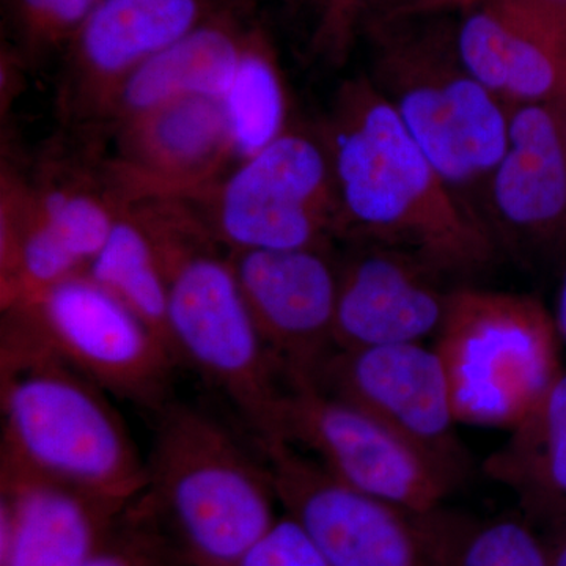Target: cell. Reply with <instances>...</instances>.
<instances>
[{
    "instance_id": "cell-18",
    "label": "cell",
    "mask_w": 566,
    "mask_h": 566,
    "mask_svg": "<svg viewBox=\"0 0 566 566\" xmlns=\"http://www.w3.org/2000/svg\"><path fill=\"white\" fill-rule=\"evenodd\" d=\"M230 9L142 63L118 85L112 99L129 120L178 99L221 102L249 36Z\"/></svg>"
},
{
    "instance_id": "cell-25",
    "label": "cell",
    "mask_w": 566,
    "mask_h": 566,
    "mask_svg": "<svg viewBox=\"0 0 566 566\" xmlns=\"http://www.w3.org/2000/svg\"><path fill=\"white\" fill-rule=\"evenodd\" d=\"M99 0H6L18 48L29 57L69 46Z\"/></svg>"
},
{
    "instance_id": "cell-1",
    "label": "cell",
    "mask_w": 566,
    "mask_h": 566,
    "mask_svg": "<svg viewBox=\"0 0 566 566\" xmlns=\"http://www.w3.org/2000/svg\"><path fill=\"white\" fill-rule=\"evenodd\" d=\"M340 229L411 253L441 275L493 262L485 221L439 174L367 76L342 93L329 139Z\"/></svg>"
},
{
    "instance_id": "cell-23",
    "label": "cell",
    "mask_w": 566,
    "mask_h": 566,
    "mask_svg": "<svg viewBox=\"0 0 566 566\" xmlns=\"http://www.w3.org/2000/svg\"><path fill=\"white\" fill-rule=\"evenodd\" d=\"M312 21V44L329 57H345L354 43L386 22L417 14L458 11L471 0H283Z\"/></svg>"
},
{
    "instance_id": "cell-8",
    "label": "cell",
    "mask_w": 566,
    "mask_h": 566,
    "mask_svg": "<svg viewBox=\"0 0 566 566\" xmlns=\"http://www.w3.org/2000/svg\"><path fill=\"white\" fill-rule=\"evenodd\" d=\"M9 312L3 333L54 357L104 392L155 411L169 401L178 364L172 349L87 273L71 275Z\"/></svg>"
},
{
    "instance_id": "cell-9",
    "label": "cell",
    "mask_w": 566,
    "mask_h": 566,
    "mask_svg": "<svg viewBox=\"0 0 566 566\" xmlns=\"http://www.w3.org/2000/svg\"><path fill=\"white\" fill-rule=\"evenodd\" d=\"M270 438L304 450L345 485L417 513L441 510L463 479L314 382L283 381L273 419L260 439Z\"/></svg>"
},
{
    "instance_id": "cell-7",
    "label": "cell",
    "mask_w": 566,
    "mask_h": 566,
    "mask_svg": "<svg viewBox=\"0 0 566 566\" xmlns=\"http://www.w3.org/2000/svg\"><path fill=\"white\" fill-rule=\"evenodd\" d=\"M275 497L331 566H450L464 521L345 485L282 439H260Z\"/></svg>"
},
{
    "instance_id": "cell-26",
    "label": "cell",
    "mask_w": 566,
    "mask_h": 566,
    "mask_svg": "<svg viewBox=\"0 0 566 566\" xmlns=\"http://www.w3.org/2000/svg\"><path fill=\"white\" fill-rule=\"evenodd\" d=\"M36 216L76 256L84 270H87L96 253L102 251L117 221L96 197L77 191L48 193Z\"/></svg>"
},
{
    "instance_id": "cell-17",
    "label": "cell",
    "mask_w": 566,
    "mask_h": 566,
    "mask_svg": "<svg viewBox=\"0 0 566 566\" xmlns=\"http://www.w3.org/2000/svg\"><path fill=\"white\" fill-rule=\"evenodd\" d=\"M233 0H99L69 44L82 84L115 93L134 70Z\"/></svg>"
},
{
    "instance_id": "cell-3",
    "label": "cell",
    "mask_w": 566,
    "mask_h": 566,
    "mask_svg": "<svg viewBox=\"0 0 566 566\" xmlns=\"http://www.w3.org/2000/svg\"><path fill=\"white\" fill-rule=\"evenodd\" d=\"M0 474L32 476L132 505L147 460L106 394L35 346L3 335Z\"/></svg>"
},
{
    "instance_id": "cell-10",
    "label": "cell",
    "mask_w": 566,
    "mask_h": 566,
    "mask_svg": "<svg viewBox=\"0 0 566 566\" xmlns=\"http://www.w3.org/2000/svg\"><path fill=\"white\" fill-rule=\"evenodd\" d=\"M216 226L237 252L323 248L340 229L327 144L286 132L244 159L222 186Z\"/></svg>"
},
{
    "instance_id": "cell-20",
    "label": "cell",
    "mask_w": 566,
    "mask_h": 566,
    "mask_svg": "<svg viewBox=\"0 0 566 566\" xmlns=\"http://www.w3.org/2000/svg\"><path fill=\"white\" fill-rule=\"evenodd\" d=\"M129 153L142 177L170 185L211 174L233 153L219 99L186 98L132 118Z\"/></svg>"
},
{
    "instance_id": "cell-30",
    "label": "cell",
    "mask_w": 566,
    "mask_h": 566,
    "mask_svg": "<svg viewBox=\"0 0 566 566\" xmlns=\"http://www.w3.org/2000/svg\"><path fill=\"white\" fill-rule=\"evenodd\" d=\"M554 323H556L558 337L566 345V270L562 279L560 289H558L556 312H554Z\"/></svg>"
},
{
    "instance_id": "cell-24",
    "label": "cell",
    "mask_w": 566,
    "mask_h": 566,
    "mask_svg": "<svg viewBox=\"0 0 566 566\" xmlns=\"http://www.w3.org/2000/svg\"><path fill=\"white\" fill-rule=\"evenodd\" d=\"M450 566H549V549L524 517L464 521Z\"/></svg>"
},
{
    "instance_id": "cell-32",
    "label": "cell",
    "mask_w": 566,
    "mask_h": 566,
    "mask_svg": "<svg viewBox=\"0 0 566 566\" xmlns=\"http://www.w3.org/2000/svg\"><path fill=\"white\" fill-rule=\"evenodd\" d=\"M560 106L562 115H564L565 132H566V99L564 103L558 104Z\"/></svg>"
},
{
    "instance_id": "cell-11",
    "label": "cell",
    "mask_w": 566,
    "mask_h": 566,
    "mask_svg": "<svg viewBox=\"0 0 566 566\" xmlns=\"http://www.w3.org/2000/svg\"><path fill=\"white\" fill-rule=\"evenodd\" d=\"M319 389L374 416L463 476L464 452L444 363L434 346L398 344L334 352L316 374Z\"/></svg>"
},
{
    "instance_id": "cell-27",
    "label": "cell",
    "mask_w": 566,
    "mask_h": 566,
    "mask_svg": "<svg viewBox=\"0 0 566 566\" xmlns=\"http://www.w3.org/2000/svg\"><path fill=\"white\" fill-rule=\"evenodd\" d=\"M172 549L139 515L128 509L111 538L84 566H175Z\"/></svg>"
},
{
    "instance_id": "cell-31",
    "label": "cell",
    "mask_w": 566,
    "mask_h": 566,
    "mask_svg": "<svg viewBox=\"0 0 566 566\" xmlns=\"http://www.w3.org/2000/svg\"><path fill=\"white\" fill-rule=\"evenodd\" d=\"M549 566H566V536L553 551H549Z\"/></svg>"
},
{
    "instance_id": "cell-21",
    "label": "cell",
    "mask_w": 566,
    "mask_h": 566,
    "mask_svg": "<svg viewBox=\"0 0 566 566\" xmlns=\"http://www.w3.org/2000/svg\"><path fill=\"white\" fill-rule=\"evenodd\" d=\"M85 273L150 324L167 345V273L155 232L117 218ZM170 348V346H169Z\"/></svg>"
},
{
    "instance_id": "cell-16",
    "label": "cell",
    "mask_w": 566,
    "mask_h": 566,
    "mask_svg": "<svg viewBox=\"0 0 566 566\" xmlns=\"http://www.w3.org/2000/svg\"><path fill=\"white\" fill-rule=\"evenodd\" d=\"M132 505L0 474V566H84Z\"/></svg>"
},
{
    "instance_id": "cell-15",
    "label": "cell",
    "mask_w": 566,
    "mask_h": 566,
    "mask_svg": "<svg viewBox=\"0 0 566 566\" xmlns=\"http://www.w3.org/2000/svg\"><path fill=\"white\" fill-rule=\"evenodd\" d=\"M488 193L495 221L512 237L549 243L566 233V132L558 104L510 107L504 155Z\"/></svg>"
},
{
    "instance_id": "cell-13",
    "label": "cell",
    "mask_w": 566,
    "mask_h": 566,
    "mask_svg": "<svg viewBox=\"0 0 566 566\" xmlns=\"http://www.w3.org/2000/svg\"><path fill=\"white\" fill-rule=\"evenodd\" d=\"M442 275L411 253L370 244L338 275L335 352L423 344L444 322Z\"/></svg>"
},
{
    "instance_id": "cell-6",
    "label": "cell",
    "mask_w": 566,
    "mask_h": 566,
    "mask_svg": "<svg viewBox=\"0 0 566 566\" xmlns=\"http://www.w3.org/2000/svg\"><path fill=\"white\" fill-rule=\"evenodd\" d=\"M167 273V342L185 363L226 395L260 438L283 390L230 260L180 233L156 232Z\"/></svg>"
},
{
    "instance_id": "cell-14",
    "label": "cell",
    "mask_w": 566,
    "mask_h": 566,
    "mask_svg": "<svg viewBox=\"0 0 566 566\" xmlns=\"http://www.w3.org/2000/svg\"><path fill=\"white\" fill-rule=\"evenodd\" d=\"M458 54L506 106L566 99V31L506 0H471L453 22Z\"/></svg>"
},
{
    "instance_id": "cell-12",
    "label": "cell",
    "mask_w": 566,
    "mask_h": 566,
    "mask_svg": "<svg viewBox=\"0 0 566 566\" xmlns=\"http://www.w3.org/2000/svg\"><path fill=\"white\" fill-rule=\"evenodd\" d=\"M230 262L283 379L314 381L335 352L340 270L324 245L237 252Z\"/></svg>"
},
{
    "instance_id": "cell-2",
    "label": "cell",
    "mask_w": 566,
    "mask_h": 566,
    "mask_svg": "<svg viewBox=\"0 0 566 566\" xmlns=\"http://www.w3.org/2000/svg\"><path fill=\"white\" fill-rule=\"evenodd\" d=\"M266 463L214 417L186 403L158 409L147 486L132 510L185 566H233L277 521Z\"/></svg>"
},
{
    "instance_id": "cell-19",
    "label": "cell",
    "mask_w": 566,
    "mask_h": 566,
    "mask_svg": "<svg viewBox=\"0 0 566 566\" xmlns=\"http://www.w3.org/2000/svg\"><path fill=\"white\" fill-rule=\"evenodd\" d=\"M483 469L527 515L566 516V370Z\"/></svg>"
},
{
    "instance_id": "cell-4",
    "label": "cell",
    "mask_w": 566,
    "mask_h": 566,
    "mask_svg": "<svg viewBox=\"0 0 566 566\" xmlns=\"http://www.w3.org/2000/svg\"><path fill=\"white\" fill-rule=\"evenodd\" d=\"M447 13L417 14L371 29L365 36L371 46L367 77L458 191L488 181L497 166L510 107L465 69Z\"/></svg>"
},
{
    "instance_id": "cell-29",
    "label": "cell",
    "mask_w": 566,
    "mask_h": 566,
    "mask_svg": "<svg viewBox=\"0 0 566 566\" xmlns=\"http://www.w3.org/2000/svg\"><path fill=\"white\" fill-rule=\"evenodd\" d=\"M506 2L523 7L545 20L560 25L566 31V0H506Z\"/></svg>"
},
{
    "instance_id": "cell-28",
    "label": "cell",
    "mask_w": 566,
    "mask_h": 566,
    "mask_svg": "<svg viewBox=\"0 0 566 566\" xmlns=\"http://www.w3.org/2000/svg\"><path fill=\"white\" fill-rule=\"evenodd\" d=\"M233 566H331L303 527L283 513Z\"/></svg>"
},
{
    "instance_id": "cell-5",
    "label": "cell",
    "mask_w": 566,
    "mask_h": 566,
    "mask_svg": "<svg viewBox=\"0 0 566 566\" xmlns=\"http://www.w3.org/2000/svg\"><path fill=\"white\" fill-rule=\"evenodd\" d=\"M434 337L458 423L512 431L564 371L554 316L528 294L452 290Z\"/></svg>"
},
{
    "instance_id": "cell-22",
    "label": "cell",
    "mask_w": 566,
    "mask_h": 566,
    "mask_svg": "<svg viewBox=\"0 0 566 566\" xmlns=\"http://www.w3.org/2000/svg\"><path fill=\"white\" fill-rule=\"evenodd\" d=\"M232 150L248 159L286 133V95L281 71L259 35H249L221 99Z\"/></svg>"
}]
</instances>
